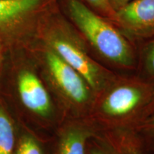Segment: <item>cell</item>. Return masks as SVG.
<instances>
[{
	"label": "cell",
	"instance_id": "1",
	"mask_svg": "<svg viewBox=\"0 0 154 154\" xmlns=\"http://www.w3.org/2000/svg\"><path fill=\"white\" fill-rule=\"evenodd\" d=\"M0 93L21 121L44 136L51 137L65 118L29 46L9 49Z\"/></svg>",
	"mask_w": 154,
	"mask_h": 154
},
{
	"label": "cell",
	"instance_id": "2",
	"mask_svg": "<svg viewBox=\"0 0 154 154\" xmlns=\"http://www.w3.org/2000/svg\"><path fill=\"white\" fill-rule=\"evenodd\" d=\"M63 14L74 25L101 64L118 74H135L137 43L116 25L80 0H57Z\"/></svg>",
	"mask_w": 154,
	"mask_h": 154
},
{
	"label": "cell",
	"instance_id": "3",
	"mask_svg": "<svg viewBox=\"0 0 154 154\" xmlns=\"http://www.w3.org/2000/svg\"><path fill=\"white\" fill-rule=\"evenodd\" d=\"M153 100L154 82L117 74L96 94L88 117L100 128H133L146 119Z\"/></svg>",
	"mask_w": 154,
	"mask_h": 154
},
{
	"label": "cell",
	"instance_id": "4",
	"mask_svg": "<svg viewBox=\"0 0 154 154\" xmlns=\"http://www.w3.org/2000/svg\"><path fill=\"white\" fill-rule=\"evenodd\" d=\"M36 40L79 72L96 94L118 74L94 57L79 32L59 9L57 2L42 19Z\"/></svg>",
	"mask_w": 154,
	"mask_h": 154
},
{
	"label": "cell",
	"instance_id": "5",
	"mask_svg": "<svg viewBox=\"0 0 154 154\" xmlns=\"http://www.w3.org/2000/svg\"><path fill=\"white\" fill-rule=\"evenodd\" d=\"M29 48L44 80L64 117L89 116L96 93L87 80L37 40Z\"/></svg>",
	"mask_w": 154,
	"mask_h": 154
},
{
	"label": "cell",
	"instance_id": "6",
	"mask_svg": "<svg viewBox=\"0 0 154 154\" xmlns=\"http://www.w3.org/2000/svg\"><path fill=\"white\" fill-rule=\"evenodd\" d=\"M57 0H0V42L9 48L36 41L42 19Z\"/></svg>",
	"mask_w": 154,
	"mask_h": 154
},
{
	"label": "cell",
	"instance_id": "7",
	"mask_svg": "<svg viewBox=\"0 0 154 154\" xmlns=\"http://www.w3.org/2000/svg\"><path fill=\"white\" fill-rule=\"evenodd\" d=\"M86 154H154L134 128H100L88 140Z\"/></svg>",
	"mask_w": 154,
	"mask_h": 154
},
{
	"label": "cell",
	"instance_id": "8",
	"mask_svg": "<svg viewBox=\"0 0 154 154\" xmlns=\"http://www.w3.org/2000/svg\"><path fill=\"white\" fill-rule=\"evenodd\" d=\"M99 129L89 117H65L50 138L51 154H86L88 140Z\"/></svg>",
	"mask_w": 154,
	"mask_h": 154
},
{
	"label": "cell",
	"instance_id": "9",
	"mask_svg": "<svg viewBox=\"0 0 154 154\" xmlns=\"http://www.w3.org/2000/svg\"><path fill=\"white\" fill-rule=\"evenodd\" d=\"M114 24L135 42L154 36V0H134L116 11Z\"/></svg>",
	"mask_w": 154,
	"mask_h": 154
},
{
	"label": "cell",
	"instance_id": "10",
	"mask_svg": "<svg viewBox=\"0 0 154 154\" xmlns=\"http://www.w3.org/2000/svg\"><path fill=\"white\" fill-rule=\"evenodd\" d=\"M14 154H51L50 138L36 131L18 117Z\"/></svg>",
	"mask_w": 154,
	"mask_h": 154
},
{
	"label": "cell",
	"instance_id": "11",
	"mask_svg": "<svg viewBox=\"0 0 154 154\" xmlns=\"http://www.w3.org/2000/svg\"><path fill=\"white\" fill-rule=\"evenodd\" d=\"M17 129V116L0 93V154H14Z\"/></svg>",
	"mask_w": 154,
	"mask_h": 154
},
{
	"label": "cell",
	"instance_id": "12",
	"mask_svg": "<svg viewBox=\"0 0 154 154\" xmlns=\"http://www.w3.org/2000/svg\"><path fill=\"white\" fill-rule=\"evenodd\" d=\"M137 66L135 74L154 82V36L137 42Z\"/></svg>",
	"mask_w": 154,
	"mask_h": 154
},
{
	"label": "cell",
	"instance_id": "13",
	"mask_svg": "<svg viewBox=\"0 0 154 154\" xmlns=\"http://www.w3.org/2000/svg\"><path fill=\"white\" fill-rule=\"evenodd\" d=\"M133 128L139 135L146 146L154 152V113Z\"/></svg>",
	"mask_w": 154,
	"mask_h": 154
},
{
	"label": "cell",
	"instance_id": "14",
	"mask_svg": "<svg viewBox=\"0 0 154 154\" xmlns=\"http://www.w3.org/2000/svg\"><path fill=\"white\" fill-rule=\"evenodd\" d=\"M94 12L114 24L116 11L111 7L109 0H80Z\"/></svg>",
	"mask_w": 154,
	"mask_h": 154
},
{
	"label": "cell",
	"instance_id": "15",
	"mask_svg": "<svg viewBox=\"0 0 154 154\" xmlns=\"http://www.w3.org/2000/svg\"><path fill=\"white\" fill-rule=\"evenodd\" d=\"M9 48L4 44L3 42H0V84H1L2 79L4 70H5V66L7 60V53Z\"/></svg>",
	"mask_w": 154,
	"mask_h": 154
},
{
	"label": "cell",
	"instance_id": "16",
	"mask_svg": "<svg viewBox=\"0 0 154 154\" xmlns=\"http://www.w3.org/2000/svg\"><path fill=\"white\" fill-rule=\"evenodd\" d=\"M132 1L134 0H109V2L113 10L116 11Z\"/></svg>",
	"mask_w": 154,
	"mask_h": 154
},
{
	"label": "cell",
	"instance_id": "17",
	"mask_svg": "<svg viewBox=\"0 0 154 154\" xmlns=\"http://www.w3.org/2000/svg\"><path fill=\"white\" fill-rule=\"evenodd\" d=\"M153 113H154V100L153 101V102H152L151 105L150 106V107L149 109V111H148L147 117H146V118H148V117L153 114Z\"/></svg>",
	"mask_w": 154,
	"mask_h": 154
}]
</instances>
